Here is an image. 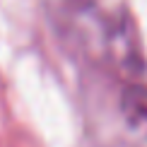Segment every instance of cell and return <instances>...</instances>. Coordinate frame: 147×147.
I'll list each match as a JSON object with an SVG mask.
<instances>
[{"label":"cell","instance_id":"obj_1","mask_svg":"<svg viewBox=\"0 0 147 147\" xmlns=\"http://www.w3.org/2000/svg\"><path fill=\"white\" fill-rule=\"evenodd\" d=\"M123 116L133 133L147 140V92L133 87L123 94Z\"/></svg>","mask_w":147,"mask_h":147}]
</instances>
